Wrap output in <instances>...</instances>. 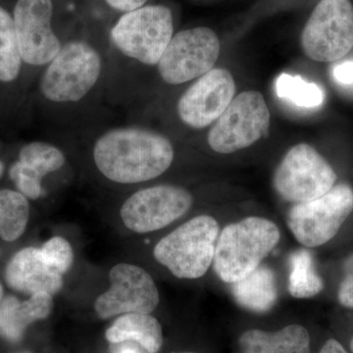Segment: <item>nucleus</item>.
Returning <instances> with one entry per match:
<instances>
[{
  "label": "nucleus",
  "mask_w": 353,
  "mask_h": 353,
  "mask_svg": "<svg viewBox=\"0 0 353 353\" xmlns=\"http://www.w3.org/2000/svg\"><path fill=\"white\" fill-rule=\"evenodd\" d=\"M92 157L97 170L113 183L134 185L157 179L175 157L170 139L143 127L113 128L95 141Z\"/></svg>",
  "instance_id": "nucleus-1"
},
{
  "label": "nucleus",
  "mask_w": 353,
  "mask_h": 353,
  "mask_svg": "<svg viewBox=\"0 0 353 353\" xmlns=\"http://www.w3.org/2000/svg\"><path fill=\"white\" fill-rule=\"evenodd\" d=\"M280 240L277 225L266 218L248 217L228 225L216 245V275L228 284L238 282L256 270Z\"/></svg>",
  "instance_id": "nucleus-2"
},
{
  "label": "nucleus",
  "mask_w": 353,
  "mask_h": 353,
  "mask_svg": "<svg viewBox=\"0 0 353 353\" xmlns=\"http://www.w3.org/2000/svg\"><path fill=\"white\" fill-rule=\"evenodd\" d=\"M103 58L99 50L83 39L62 46L46 65L39 90L46 101L57 105L76 104L94 90L103 73Z\"/></svg>",
  "instance_id": "nucleus-3"
},
{
  "label": "nucleus",
  "mask_w": 353,
  "mask_h": 353,
  "mask_svg": "<svg viewBox=\"0 0 353 353\" xmlns=\"http://www.w3.org/2000/svg\"><path fill=\"white\" fill-rule=\"evenodd\" d=\"M218 236L215 218L196 216L158 241L153 255L175 277L194 280L203 277L212 265Z\"/></svg>",
  "instance_id": "nucleus-4"
},
{
  "label": "nucleus",
  "mask_w": 353,
  "mask_h": 353,
  "mask_svg": "<svg viewBox=\"0 0 353 353\" xmlns=\"http://www.w3.org/2000/svg\"><path fill=\"white\" fill-rule=\"evenodd\" d=\"M173 36V15L164 6H145L124 13L110 32L120 53L145 66H157Z\"/></svg>",
  "instance_id": "nucleus-5"
},
{
  "label": "nucleus",
  "mask_w": 353,
  "mask_h": 353,
  "mask_svg": "<svg viewBox=\"0 0 353 353\" xmlns=\"http://www.w3.org/2000/svg\"><path fill=\"white\" fill-rule=\"evenodd\" d=\"M352 211V188L340 183L313 201L294 204L288 213V226L299 243L318 248L334 238Z\"/></svg>",
  "instance_id": "nucleus-6"
},
{
  "label": "nucleus",
  "mask_w": 353,
  "mask_h": 353,
  "mask_svg": "<svg viewBox=\"0 0 353 353\" xmlns=\"http://www.w3.org/2000/svg\"><path fill=\"white\" fill-rule=\"evenodd\" d=\"M270 121L263 95L255 90L241 92L215 121L209 131L208 145L221 154L239 152L266 137Z\"/></svg>",
  "instance_id": "nucleus-7"
},
{
  "label": "nucleus",
  "mask_w": 353,
  "mask_h": 353,
  "mask_svg": "<svg viewBox=\"0 0 353 353\" xmlns=\"http://www.w3.org/2000/svg\"><path fill=\"white\" fill-rule=\"evenodd\" d=\"M336 174L329 162L307 143L290 148L273 176L274 189L292 203L313 201L334 187Z\"/></svg>",
  "instance_id": "nucleus-8"
},
{
  "label": "nucleus",
  "mask_w": 353,
  "mask_h": 353,
  "mask_svg": "<svg viewBox=\"0 0 353 353\" xmlns=\"http://www.w3.org/2000/svg\"><path fill=\"white\" fill-rule=\"evenodd\" d=\"M306 57L317 62H334L353 48V6L350 0H321L301 34Z\"/></svg>",
  "instance_id": "nucleus-9"
},
{
  "label": "nucleus",
  "mask_w": 353,
  "mask_h": 353,
  "mask_svg": "<svg viewBox=\"0 0 353 353\" xmlns=\"http://www.w3.org/2000/svg\"><path fill=\"white\" fill-rule=\"evenodd\" d=\"M220 54V41L213 30L192 28L176 32L157 65L168 85L196 80L213 69Z\"/></svg>",
  "instance_id": "nucleus-10"
},
{
  "label": "nucleus",
  "mask_w": 353,
  "mask_h": 353,
  "mask_svg": "<svg viewBox=\"0 0 353 353\" xmlns=\"http://www.w3.org/2000/svg\"><path fill=\"white\" fill-rule=\"evenodd\" d=\"M194 196L189 190L172 185L139 190L128 197L120 210L125 226L134 233L161 230L192 208Z\"/></svg>",
  "instance_id": "nucleus-11"
},
{
  "label": "nucleus",
  "mask_w": 353,
  "mask_h": 353,
  "mask_svg": "<svg viewBox=\"0 0 353 353\" xmlns=\"http://www.w3.org/2000/svg\"><path fill=\"white\" fill-rule=\"evenodd\" d=\"M110 288L97 297L94 310L101 319L128 313L150 314L160 296L152 276L137 265H115L109 273Z\"/></svg>",
  "instance_id": "nucleus-12"
},
{
  "label": "nucleus",
  "mask_w": 353,
  "mask_h": 353,
  "mask_svg": "<svg viewBox=\"0 0 353 353\" xmlns=\"http://www.w3.org/2000/svg\"><path fill=\"white\" fill-rule=\"evenodd\" d=\"M52 0H18L13 20L21 57L32 66H46L62 48L52 28Z\"/></svg>",
  "instance_id": "nucleus-13"
},
{
  "label": "nucleus",
  "mask_w": 353,
  "mask_h": 353,
  "mask_svg": "<svg viewBox=\"0 0 353 353\" xmlns=\"http://www.w3.org/2000/svg\"><path fill=\"white\" fill-rule=\"evenodd\" d=\"M236 94V83L227 69L210 70L182 94L176 104L179 118L192 129L210 126L226 110Z\"/></svg>",
  "instance_id": "nucleus-14"
},
{
  "label": "nucleus",
  "mask_w": 353,
  "mask_h": 353,
  "mask_svg": "<svg viewBox=\"0 0 353 353\" xmlns=\"http://www.w3.org/2000/svg\"><path fill=\"white\" fill-rule=\"evenodd\" d=\"M6 281L11 289L30 296L39 292L53 296L63 288L61 274L36 248H23L14 255L6 266Z\"/></svg>",
  "instance_id": "nucleus-15"
},
{
  "label": "nucleus",
  "mask_w": 353,
  "mask_h": 353,
  "mask_svg": "<svg viewBox=\"0 0 353 353\" xmlns=\"http://www.w3.org/2000/svg\"><path fill=\"white\" fill-rule=\"evenodd\" d=\"M53 309L52 294L36 292L27 301L7 296L0 301V336L11 343H17L32 323L46 319Z\"/></svg>",
  "instance_id": "nucleus-16"
},
{
  "label": "nucleus",
  "mask_w": 353,
  "mask_h": 353,
  "mask_svg": "<svg viewBox=\"0 0 353 353\" xmlns=\"http://www.w3.org/2000/svg\"><path fill=\"white\" fill-rule=\"evenodd\" d=\"M243 353H310V336L301 325L294 324L278 332L248 330L241 334Z\"/></svg>",
  "instance_id": "nucleus-17"
},
{
  "label": "nucleus",
  "mask_w": 353,
  "mask_h": 353,
  "mask_svg": "<svg viewBox=\"0 0 353 353\" xmlns=\"http://www.w3.org/2000/svg\"><path fill=\"white\" fill-rule=\"evenodd\" d=\"M109 343L132 341L150 353L159 352L163 345V332L157 318L145 313H128L120 316L105 333Z\"/></svg>",
  "instance_id": "nucleus-18"
},
{
  "label": "nucleus",
  "mask_w": 353,
  "mask_h": 353,
  "mask_svg": "<svg viewBox=\"0 0 353 353\" xmlns=\"http://www.w3.org/2000/svg\"><path fill=\"white\" fill-rule=\"evenodd\" d=\"M232 285V292L238 303L254 312L270 310L277 301L275 274L268 267L259 266Z\"/></svg>",
  "instance_id": "nucleus-19"
},
{
  "label": "nucleus",
  "mask_w": 353,
  "mask_h": 353,
  "mask_svg": "<svg viewBox=\"0 0 353 353\" xmlns=\"http://www.w3.org/2000/svg\"><path fill=\"white\" fill-rule=\"evenodd\" d=\"M30 217L27 197L19 192L0 190V238L14 241L24 234Z\"/></svg>",
  "instance_id": "nucleus-20"
},
{
  "label": "nucleus",
  "mask_w": 353,
  "mask_h": 353,
  "mask_svg": "<svg viewBox=\"0 0 353 353\" xmlns=\"http://www.w3.org/2000/svg\"><path fill=\"white\" fill-rule=\"evenodd\" d=\"M289 292L296 299H310L324 289V281L316 271L310 253L297 250L290 259Z\"/></svg>",
  "instance_id": "nucleus-21"
},
{
  "label": "nucleus",
  "mask_w": 353,
  "mask_h": 353,
  "mask_svg": "<svg viewBox=\"0 0 353 353\" xmlns=\"http://www.w3.org/2000/svg\"><path fill=\"white\" fill-rule=\"evenodd\" d=\"M22 62L13 18L0 6V82L15 81Z\"/></svg>",
  "instance_id": "nucleus-22"
},
{
  "label": "nucleus",
  "mask_w": 353,
  "mask_h": 353,
  "mask_svg": "<svg viewBox=\"0 0 353 353\" xmlns=\"http://www.w3.org/2000/svg\"><path fill=\"white\" fill-rule=\"evenodd\" d=\"M18 161L43 180L48 174L61 169L66 157L57 146L44 141H32L23 146Z\"/></svg>",
  "instance_id": "nucleus-23"
},
{
  "label": "nucleus",
  "mask_w": 353,
  "mask_h": 353,
  "mask_svg": "<svg viewBox=\"0 0 353 353\" xmlns=\"http://www.w3.org/2000/svg\"><path fill=\"white\" fill-rule=\"evenodd\" d=\"M276 90L281 99H290L297 106L314 108L324 101V92L314 83L305 82L301 77L282 74L276 81Z\"/></svg>",
  "instance_id": "nucleus-24"
},
{
  "label": "nucleus",
  "mask_w": 353,
  "mask_h": 353,
  "mask_svg": "<svg viewBox=\"0 0 353 353\" xmlns=\"http://www.w3.org/2000/svg\"><path fill=\"white\" fill-rule=\"evenodd\" d=\"M41 250L48 263L58 273L63 275L71 268L74 261L73 248L62 236H53L44 243Z\"/></svg>",
  "instance_id": "nucleus-25"
},
{
  "label": "nucleus",
  "mask_w": 353,
  "mask_h": 353,
  "mask_svg": "<svg viewBox=\"0 0 353 353\" xmlns=\"http://www.w3.org/2000/svg\"><path fill=\"white\" fill-rule=\"evenodd\" d=\"M9 176L12 182L15 183L16 188L19 190L20 194L27 199H39L43 194V185L41 179L32 173L31 170L24 166L20 161L15 162L9 169Z\"/></svg>",
  "instance_id": "nucleus-26"
},
{
  "label": "nucleus",
  "mask_w": 353,
  "mask_h": 353,
  "mask_svg": "<svg viewBox=\"0 0 353 353\" xmlns=\"http://www.w3.org/2000/svg\"><path fill=\"white\" fill-rule=\"evenodd\" d=\"M347 271L339 288L338 299L343 307L353 308V261L347 263Z\"/></svg>",
  "instance_id": "nucleus-27"
},
{
  "label": "nucleus",
  "mask_w": 353,
  "mask_h": 353,
  "mask_svg": "<svg viewBox=\"0 0 353 353\" xmlns=\"http://www.w3.org/2000/svg\"><path fill=\"white\" fill-rule=\"evenodd\" d=\"M334 77L343 85H353V60L336 65L334 68Z\"/></svg>",
  "instance_id": "nucleus-28"
},
{
  "label": "nucleus",
  "mask_w": 353,
  "mask_h": 353,
  "mask_svg": "<svg viewBox=\"0 0 353 353\" xmlns=\"http://www.w3.org/2000/svg\"><path fill=\"white\" fill-rule=\"evenodd\" d=\"M146 1L148 0H105L111 8L123 13L130 12L145 6Z\"/></svg>",
  "instance_id": "nucleus-29"
},
{
  "label": "nucleus",
  "mask_w": 353,
  "mask_h": 353,
  "mask_svg": "<svg viewBox=\"0 0 353 353\" xmlns=\"http://www.w3.org/2000/svg\"><path fill=\"white\" fill-rule=\"evenodd\" d=\"M111 353H150L136 341H126L111 343Z\"/></svg>",
  "instance_id": "nucleus-30"
},
{
  "label": "nucleus",
  "mask_w": 353,
  "mask_h": 353,
  "mask_svg": "<svg viewBox=\"0 0 353 353\" xmlns=\"http://www.w3.org/2000/svg\"><path fill=\"white\" fill-rule=\"evenodd\" d=\"M319 353H347V352L338 341L330 339L324 343Z\"/></svg>",
  "instance_id": "nucleus-31"
},
{
  "label": "nucleus",
  "mask_w": 353,
  "mask_h": 353,
  "mask_svg": "<svg viewBox=\"0 0 353 353\" xmlns=\"http://www.w3.org/2000/svg\"><path fill=\"white\" fill-rule=\"evenodd\" d=\"M4 173V164L2 163L1 161H0V178H1L2 175H3Z\"/></svg>",
  "instance_id": "nucleus-32"
},
{
  "label": "nucleus",
  "mask_w": 353,
  "mask_h": 353,
  "mask_svg": "<svg viewBox=\"0 0 353 353\" xmlns=\"http://www.w3.org/2000/svg\"><path fill=\"white\" fill-rule=\"evenodd\" d=\"M3 299V288H2V285L0 284V301Z\"/></svg>",
  "instance_id": "nucleus-33"
},
{
  "label": "nucleus",
  "mask_w": 353,
  "mask_h": 353,
  "mask_svg": "<svg viewBox=\"0 0 353 353\" xmlns=\"http://www.w3.org/2000/svg\"><path fill=\"white\" fill-rule=\"evenodd\" d=\"M350 350H352V352H353V338L352 339V341H350Z\"/></svg>",
  "instance_id": "nucleus-34"
},
{
  "label": "nucleus",
  "mask_w": 353,
  "mask_h": 353,
  "mask_svg": "<svg viewBox=\"0 0 353 353\" xmlns=\"http://www.w3.org/2000/svg\"><path fill=\"white\" fill-rule=\"evenodd\" d=\"M179 353H194V352H179Z\"/></svg>",
  "instance_id": "nucleus-35"
},
{
  "label": "nucleus",
  "mask_w": 353,
  "mask_h": 353,
  "mask_svg": "<svg viewBox=\"0 0 353 353\" xmlns=\"http://www.w3.org/2000/svg\"><path fill=\"white\" fill-rule=\"evenodd\" d=\"M24 353H28V352H24Z\"/></svg>",
  "instance_id": "nucleus-36"
}]
</instances>
